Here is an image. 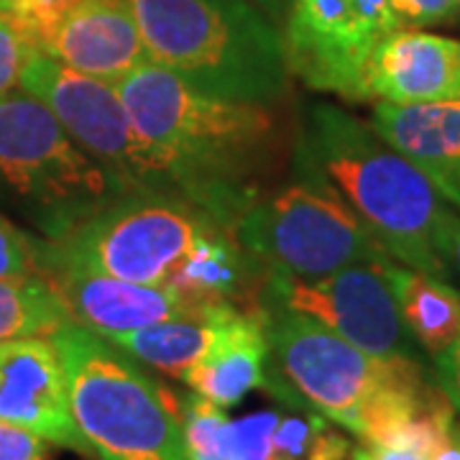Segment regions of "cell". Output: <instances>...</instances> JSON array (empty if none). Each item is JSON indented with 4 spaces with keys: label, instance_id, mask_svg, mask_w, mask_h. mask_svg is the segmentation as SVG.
Returning a JSON list of instances; mask_svg holds the SVG:
<instances>
[{
    "label": "cell",
    "instance_id": "cell-1",
    "mask_svg": "<svg viewBox=\"0 0 460 460\" xmlns=\"http://www.w3.org/2000/svg\"><path fill=\"white\" fill-rule=\"evenodd\" d=\"M113 84L138 133L184 172L195 205L233 230L277 148L269 105L208 95L154 59Z\"/></svg>",
    "mask_w": 460,
    "mask_h": 460
},
{
    "label": "cell",
    "instance_id": "cell-2",
    "mask_svg": "<svg viewBox=\"0 0 460 460\" xmlns=\"http://www.w3.org/2000/svg\"><path fill=\"white\" fill-rule=\"evenodd\" d=\"M271 350V368L305 404L361 443L384 445L443 392L420 361L378 358L307 314L256 296Z\"/></svg>",
    "mask_w": 460,
    "mask_h": 460
},
{
    "label": "cell",
    "instance_id": "cell-3",
    "mask_svg": "<svg viewBox=\"0 0 460 460\" xmlns=\"http://www.w3.org/2000/svg\"><path fill=\"white\" fill-rule=\"evenodd\" d=\"M305 148L394 261L450 279L438 233L453 205L371 123L338 105H313Z\"/></svg>",
    "mask_w": 460,
    "mask_h": 460
},
{
    "label": "cell",
    "instance_id": "cell-4",
    "mask_svg": "<svg viewBox=\"0 0 460 460\" xmlns=\"http://www.w3.org/2000/svg\"><path fill=\"white\" fill-rule=\"evenodd\" d=\"M148 57L208 95L271 105L289 90L284 33L251 0H131Z\"/></svg>",
    "mask_w": 460,
    "mask_h": 460
},
{
    "label": "cell",
    "instance_id": "cell-5",
    "mask_svg": "<svg viewBox=\"0 0 460 460\" xmlns=\"http://www.w3.org/2000/svg\"><path fill=\"white\" fill-rule=\"evenodd\" d=\"M75 425L100 460H187L180 402L105 335L69 320L51 335Z\"/></svg>",
    "mask_w": 460,
    "mask_h": 460
},
{
    "label": "cell",
    "instance_id": "cell-6",
    "mask_svg": "<svg viewBox=\"0 0 460 460\" xmlns=\"http://www.w3.org/2000/svg\"><path fill=\"white\" fill-rule=\"evenodd\" d=\"M128 190L21 87L0 100V205L59 241Z\"/></svg>",
    "mask_w": 460,
    "mask_h": 460
},
{
    "label": "cell",
    "instance_id": "cell-7",
    "mask_svg": "<svg viewBox=\"0 0 460 460\" xmlns=\"http://www.w3.org/2000/svg\"><path fill=\"white\" fill-rule=\"evenodd\" d=\"M233 235L266 271L299 279L328 277L356 263L394 261L305 144L296 180L253 199L235 220Z\"/></svg>",
    "mask_w": 460,
    "mask_h": 460
},
{
    "label": "cell",
    "instance_id": "cell-8",
    "mask_svg": "<svg viewBox=\"0 0 460 460\" xmlns=\"http://www.w3.org/2000/svg\"><path fill=\"white\" fill-rule=\"evenodd\" d=\"M215 226L220 223L187 199L128 192L65 238H39V271L77 269L136 284H166L195 241Z\"/></svg>",
    "mask_w": 460,
    "mask_h": 460
},
{
    "label": "cell",
    "instance_id": "cell-9",
    "mask_svg": "<svg viewBox=\"0 0 460 460\" xmlns=\"http://www.w3.org/2000/svg\"><path fill=\"white\" fill-rule=\"evenodd\" d=\"M18 87L41 100L65 131L128 192H162L195 205L184 172L138 133L113 83L87 77L49 54L33 51Z\"/></svg>",
    "mask_w": 460,
    "mask_h": 460
},
{
    "label": "cell",
    "instance_id": "cell-10",
    "mask_svg": "<svg viewBox=\"0 0 460 460\" xmlns=\"http://www.w3.org/2000/svg\"><path fill=\"white\" fill-rule=\"evenodd\" d=\"M399 29L392 0H295L284 26L287 65L313 90L363 102L366 65Z\"/></svg>",
    "mask_w": 460,
    "mask_h": 460
},
{
    "label": "cell",
    "instance_id": "cell-11",
    "mask_svg": "<svg viewBox=\"0 0 460 460\" xmlns=\"http://www.w3.org/2000/svg\"><path fill=\"white\" fill-rule=\"evenodd\" d=\"M384 266L356 263L317 279L269 271L259 296L313 317L371 356L420 361V343L402 317Z\"/></svg>",
    "mask_w": 460,
    "mask_h": 460
},
{
    "label": "cell",
    "instance_id": "cell-12",
    "mask_svg": "<svg viewBox=\"0 0 460 460\" xmlns=\"http://www.w3.org/2000/svg\"><path fill=\"white\" fill-rule=\"evenodd\" d=\"M0 422H11L83 456H95L75 425L66 378L51 338L0 343Z\"/></svg>",
    "mask_w": 460,
    "mask_h": 460
},
{
    "label": "cell",
    "instance_id": "cell-13",
    "mask_svg": "<svg viewBox=\"0 0 460 460\" xmlns=\"http://www.w3.org/2000/svg\"><path fill=\"white\" fill-rule=\"evenodd\" d=\"M366 100L429 105L460 100V41L399 29L378 44L363 75Z\"/></svg>",
    "mask_w": 460,
    "mask_h": 460
},
{
    "label": "cell",
    "instance_id": "cell-14",
    "mask_svg": "<svg viewBox=\"0 0 460 460\" xmlns=\"http://www.w3.org/2000/svg\"><path fill=\"white\" fill-rule=\"evenodd\" d=\"M44 54L105 83L151 59L131 0H72Z\"/></svg>",
    "mask_w": 460,
    "mask_h": 460
},
{
    "label": "cell",
    "instance_id": "cell-15",
    "mask_svg": "<svg viewBox=\"0 0 460 460\" xmlns=\"http://www.w3.org/2000/svg\"><path fill=\"white\" fill-rule=\"evenodd\" d=\"M41 274H47L65 296L69 317L105 338L164 323L202 305L164 284H136L77 269H54Z\"/></svg>",
    "mask_w": 460,
    "mask_h": 460
},
{
    "label": "cell",
    "instance_id": "cell-16",
    "mask_svg": "<svg viewBox=\"0 0 460 460\" xmlns=\"http://www.w3.org/2000/svg\"><path fill=\"white\" fill-rule=\"evenodd\" d=\"M269 361L271 350L259 307L248 310L223 302L208 350L181 381L217 407H233L266 384Z\"/></svg>",
    "mask_w": 460,
    "mask_h": 460
},
{
    "label": "cell",
    "instance_id": "cell-17",
    "mask_svg": "<svg viewBox=\"0 0 460 460\" xmlns=\"http://www.w3.org/2000/svg\"><path fill=\"white\" fill-rule=\"evenodd\" d=\"M371 126L460 210V100L429 105L376 102Z\"/></svg>",
    "mask_w": 460,
    "mask_h": 460
},
{
    "label": "cell",
    "instance_id": "cell-18",
    "mask_svg": "<svg viewBox=\"0 0 460 460\" xmlns=\"http://www.w3.org/2000/svg\"><path fill=\"white\" fill-rule=\"evenodd\" d=\"M266 274L261 263L235 241L233 230L215 226L195 241L164 287L202 305L230 302L253 310Z\"/></svg>",
    "mask_w": 460,
    "mask_h": 460
},
{
    "label": "cell",
    "instance_id": "cell-19",
    "mask_svg": "<svg viewBox=\"0 0 460 460\" xmlns=\"http://www.w3.org/2000/svg\"><path fill=\"white\" fill-rule=\"evenodd\" d=\"M407 328L432 358L458 341L460 295L445 279L407 269L399 261L384 266Z\"/></svg>",
    "mask_w": 460,
    "mask_h": 460
},
{
    "label": "cell",
    "instance_id": "cell-20",
    "mask_svg": "<svg viewBox=\"0 0 460 460\" xmlns=\"http://www.w3.org/2000/svg\"><path fill=\"white\" fill-rule=\"evenodd\" d=\"M223 302L199 305L192 313L172 317L148 328L120 332L108 341L123 348L136 361H144L166 376L180 378L202 358L213 338L215 317Z\"/></svg>",
    "mask_w": 460,
    "mask_h": 460
},
{
    "label": "cell",
    "instance_id": "cell-21",
    "mask_svg": "<svg viewBox=\"0 0 460 460\" xmlns=\"http://www.w3.org/2000/svg\"><path fill=\"white\" fill-rule=\"evenodd\" d=\"M69 307L47 274L31 271L0 279V343L51 338L69 323Z\"/></svg>",
    "mask_w": 460,
    "mask_h": 460
},
{
    "label": "cell",
    "instance_id": "cell-22",
    "mask_svg": "<svg viewBox=\"0 0 460 460\" xmlns=\"http://www.w3.org/2000/svg\"><path fill=\"white\" fill-rule=\"evenodd\" d=\"M356 445L320 411L281 417L269 460H353Z\"/></svg>",
    "mask_w": 460,
    "mask_h": 460
},
{
    "label": "cell",
    "instance_id": "cell-23",
    "mask_svg": "<svg viewBox=\"0 0 460 460\" xmlns=\"http://www.w3.org/2000/svg\"><path fill=\"white\" fill-rule=\"evenodd\" d=\"M180 414L187 460H233L228 443L230 420L223 407L192 392L180 402Z\"/></svg>",
    "mask_w": 460,
    "mask_h": 460
},
{
    "label": "cell",
    "instance_id": "cell-24",
    "mask_svg": "<svg viewBox=\"0 0 460 460\" xmlns=\"http://www.w3.org/2000/svg\"><path fill=\"white\" fill-rule=\"evenodd\" d=\"M72 0H5L0 13L11 21L18 36L31 51L44 54L51 33L69 11Z\"/></svg>",
    "mask_w": 460,
    "mask_h": 460
},
{
    "label": "cell",
    "instance_id": "cell-25",
    "mask_svg": "<svg viewBox=\"0 0 460 460\" xmlns=\"http://www.w3.org/2000/svg\"><path fill=\"white\" fill-rule=\"evenodd\" d=\"M279 420L281 414L277 410H263L230 422V458L269 460L271 443H274V432L279 428Z\"/></svg>",
    "mask_w": 460,
    "mask_h": 460
},
{
    "label": "cell",
    "instance_id": "cell-26",
    "mask_svg": "<svg viewBox=\"0 0 460 460\" xmlns=\"http://www.w3.org/2000/svg\"><path fill=\"white\" fill-rule=\"evenodd\" d=\"M39 271V238L0 215V279Z\"/></svg>",
    "mask_w": 460,
    "mask_h": 460
},
{
    "label": "cell",
    "instance_id": "cell-27",
    "mask_svg": "<svg viewBox=\"0 0 460 460\" xmlns=\"http://www.w3.org/2000/svg\"><path fill=\"white\" fill-rule=\"evenodd\" d=\"M31 54L33 51L18 36L16 29L11 26V21L0 13V100L18 90L21 72H23Z\"/></svg>",
    "mask_w": 460,
    "mask_h": 460
},
{
    "label": "cell",
    "instance_id": "cell-28",
    "mask_svg": "<svg viewBox=\"0 0 460 460\" xmlns=\"http://www.w3.org/2000/svg\"><path fill=\"white\" fill-rule=\"evenodd\" d=\"M402 29L443 23L458 13L460 0H392Z\"/></svg>",
    "mask_w": 460,
    "mask_h": 460
},
{
    "label": "cell",
    "instance_id": "cell-29",
    "mask_svg": "<svg viewBox=\"0 0 460 460\" xmlns=\"http://www.w3.org/2000/svg\"><path fill=\"white\" fill-rule=\"evenodd\" d=\"M47 440L31 429L0 422V460H47Z\"/></svg>",
    "mask_w": 460,
    "mask_h": 460
},
{
    "label": "cell",
    "instance_id": "cell-30",
    "mask_svg": "<svg viewBox=\"0 0 460 460\" xmlns=\"http://www.w3.org/2000/svg\"><path fill=\"white\" fill-rule=\"evenodd\" d=\"M435 378L453 410L460 414V335L456 343L435 358Z\"/></svg>",
    "mask_w": 460,
    "mask_h": 460
},
{
    "label": "cell",
    "instance_id": "cell-31",
    "mask_svg": "<svg viewBox=\"0 0 460 460\" xmlns=\"http://www.w3.org/2000/svg\"><path fill=\"white\" fill-rule=\"evenodd\" d=\"M438 253L445 261V266L453 271H460V213L456 208H450L445 215L440 233H438Z\"/></svg>",
    "mask_w": 460,
    "mask_h": 460
},
{
    "label": "cell",
    "instance_id": "cell-32",
    "mask_svg": "<svg viewBox=\"0 0 460 460\" xmlns=\"http://www.w3.org/2000/svg\"><path fill=\"white\" fill-rule=\"evenodd\" d=\"M353 460H428L411 450H402V447H386V445H356V456Z\"/></svg>",
    "mask_w": 460,
    "mask_h": 460
},
{
    "label": "cell",
    "instance_id": "cell-33",
    "mask_svg": "<svg viewBox=\"0 0 460 460\" xmlns=\"http://www.w3.org/2000/svg\"><path fill=\"white\" fill-rule=\"evenodd\" d=\"M253 8L261 13L271 26H277L281 33H284V26L289 21V13H292V5L295 0H251Z\"/></svg>",
    "mask_w": 460,
    "mask_h": 460
},
{
    "label": "cell",
    "instance_id": "cell-34",
    "mask_svg": "<svg viewBox=\"0 0 460 460\" xmlns=\"http://www.w3.org/2000/svg\"><path fill=\"white\" fill-rule=\"evenodd\" d=\"M428 460H460V422L453 420V425L447 428L440 445L435 447V453Z\"/></svg>",
    "mask_w": 460,
    "mask_h": 460
},
{
    "label": "cell",
    "instance_id": "cell-35",
    "mask_svg": "<svg viewBox=\"0 0 460 460\" xmlns=\"http://www.w3.org/2000/svg\"><path fill=\"white\" fill-rule=\"evenodd\" d=\"M3 3H5V0H0V5H3Z\"/></svg>",
    "mask_w": 460,
    "mask_h": 460
}]
</instances>
